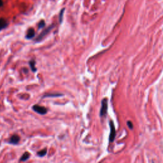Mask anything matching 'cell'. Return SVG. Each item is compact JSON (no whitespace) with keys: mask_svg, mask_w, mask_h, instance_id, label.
Here are the masks:
<instances>
[{"mask_svg":"<svg viewBox=\"0 0 163 163\" xmlns=\"http://www.w3.org/2000/svg\"><path fill=\"white\" fill-rule=\"evenodd\" d=\"M108 108V99L104 98L101 101V108L100 110V116L104 117L106 115Z\"/></svg>","mask_w":163,"mask_h":163,"instance_id":"6da1fadb","label":"cell"},{"mask_svg":"<svg viewBox=\"0 0 163 163\" xmlns=\"http://www.w3.org/2000/svg\"><path fill=\"white\" fill-rule=\"evenodd\" d=\"M110 133L109 136V141L110 143L113 142L114 140H115V126H114L113 122L110 121Z\"/></svg>","mask_w":163,"mask_h":163,"instance_id":"7a4b0ae2","label":"cell"},{"mask_svg":"<svg viewBox=\"0 0 163 163\" xmlns=\"http://www.w3.org/2000/svg\"><path fill=\"white\" fill-rule=\"evenodd\" d=\"M32 110H33L35 112H36L41 115H45L47 112V109L43 107H41L39 105H34L32 107Z\"/></svg>","mask_w":163,"mask_h":163,"instance_id":"3957f363","label":"cell"},{"mask_svg":"<svg viewBox=\"0 0 163 163\" xmlns=\"http://www.w3.org/2000/svg\"><path fill=\"white\" fill-rule=\"evenodd\" d=\"M52 28H53V26H50L48 27V28L45 29L44 31H42V33L40 34L39 36H38V38H36V40L37 41V42H40V41L42 40L43 38H44L46 36V35H47L48 33V32L50 31V30H51L52 29Z\"/></svg>","mask_w":163,"mask_h":163,"instance_id":"277c9868","label":"cell"},{"mask_svg":"<svg viewBox=\"0 0 163 163\" xmlns=\"http://www.w3.org/2000/svg\"><path fill=\"white\" fill-rule=\"evenodd\" d=\"M19 141H20V137L17 135H14L11 137L10 140L9 141V143L11 144H13V145H15V144H17L19 142Z\"/></svg>","mask_w":163,"mask_h":163,"instance_id":"5b68a950","label":"cell"},{"mask_svg":"<svg viewBox=\"0 0 163 163\" xmlns=\"http://www.w3.org/2000/svg\"><path fill=\"white\" fill-rule=\"evenodd\" d=\"M34 35H35V31L34 30V29L30 28L28 29L26 38L27 39H31L34 36Z\"/></svg>","mask_w":163,"mask_h":163,"instance_id":"8992f818","label":"cell"},{"mask_svg":"<svg viewBox=\"0 0 163 163\" xmlns=\"http://www.w3.org/2000/svg\"><path fill=\"white\" fill-rule=\"evenodd\" d=\"M8 25L7 22L5 21V19L3 18L0 19V31H1L2 29H5Z\"/></svg>","mask_w":163,"mask_h":163,"instance_id":"52a82bcc","label":"cell"},{"mask_svg":"<svg viewBox=\"0 0 163 163\" xmlns=\"http://www.w3.org/2000/svg\"><path fill=\"white\" fill-rule=\"evenodd\" d=\"M29 157H30V154H29V152H25L21 157L20 160L21 161H26L29 158Z\"/></svg>","mask_w":163,"mask_h":163,"instance_id":"ba28073f","label":"cell"},{"mask_svg":"<svg viewBox=\"0 0 163 163\" xmlns=\"http://www.w3.org/2000/svg\"><path fill=\"white\" fill-rule=\"evenodd\" d=\"M29 65H30L31 69L32 72H36L37 70L36 68V67H35V61L34 60L30 61V62H29Z\"/></svg>","mask_w":163,"mask_h":163,"instance_id":"9c48e42d","label":"cell"},{"mask_svg":"<svg viewBox=\"0 0 163 163\" xmlns=\"http://www.w3.org/2000/svg\"><path fill=\"white\" fill-rule=\"evenodd\" d=\"M63 96V94H45L43 97H59V96Z\"/></svg>","mask_w":163,"mask_h":163,"instance_id":"30bf717a","label":"cell"},{"mask_svg":"<svg viewBox=\"0 0 163 163\" xmlns=\"http://www.w3.org/2000/svg\"><path fill=\"white\" fill-rule=\"evenodd\" d=\"M47 149L46 148H44V149H43L42 150H41L40 152H38V156H40V157H43V156H45L46 154H47Z\"/></svg>","mask_w":163,"mask_h":163,"instance_id":"8fae6325","label":"cell"},{"mask_svg":"<svg viewBox=\"0 0 163 163\" xmlns=\"http://www.w3.org/2000/svg\"><path fill=\"white\" fill-rule=\"evenodd\" d=\"M64 10H65V9H62V10L61 11V12H60V14H59V22H60V23H61L62 22V17H63V14H64Z\"/></svg>","mask_w":163,"mask_h":163,"instance_id":"7c38bea8","label":"cell"},{"mask_svg":"<svg viewBox=\"0 0 163 163\" xmlns=\"http://www.w3.org/2000/svg\"><path fill=\"white\" fill-rule=\"evenodd\" d=\"M45 21L42 20V21H41L40 22V23L38 24V28L39 29H41V28H43V27H45Z\"/></svg>","mask_w":163,"mask_h":163,"instance_id":"4fadbf2b","label":"cell"},{"mask_svg":"<svg viewBox=\"0 0 163 163\" xmlns=\"http://www.w3.org/2000/svg\"><path fill=\"white\" fill-rule=\"evenodd\" d=\"M127 126H128V127H129L130 129H132L133 128V124L131 121H127Z\"/></svg>","mask_w":163,"mask_h":163,"instance_id":"5bb4252c","label":"cell"},{"mask_svg":"<svg viewBox=\"0 0 163 163\" xmlns=\"http://www.w3.org/2000/svg\"><path fill=\"white\" fill-rule=\"evenodd\" d=\"M3 5V1L2 0H0V7H2Z\"/></svg>","mask_w":163,"mask_h":163,"instance_id":"9a60e30c","label":"cell"}]
</instances>
